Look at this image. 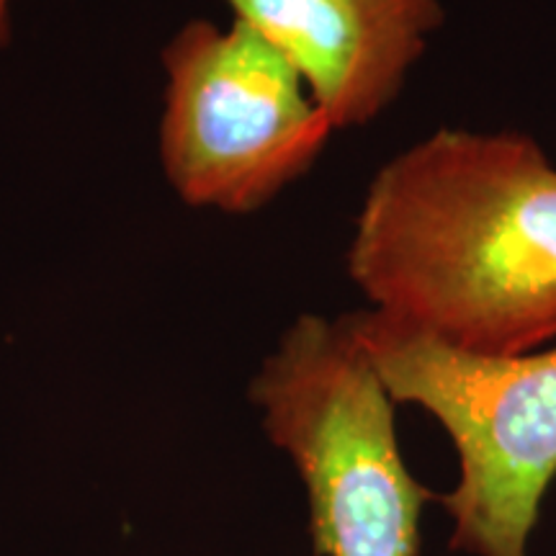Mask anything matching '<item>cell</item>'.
<instances>
[{
    "mask_svg": "<svg viewBox=\"0 0 556 556\" xmlns=\"http://www.w3.org/2000/svg\"><path fill=\"white\" fill-rule=\"evenodd\" d=\"M348 274L371 309L464 351L556 343V168L516 131H435L374 176Z\"/></svg>",
    "mask_w": 556,
    "mask_h": 556,
    "instance_id": "6da1fadb",
    "label": "cell"
},
{
    "mask_svg": "<svg viewBox=\"0 0 556 556\" xmlns=\"http://www.w3.org/2000/svg\"><path fill=\"white\" fill-rule=\"evenodd\" d=\"M263 430L302 477L315 556H417L430 492L409 475L394 402L348 317L302 315L250 381Z\"/></svg>",
    "mask_w": 556,
    "mask_h": 556,
    "instance_id": "7a4b0ae2",
    "label": "cell"
},
{
    "mask_svg": "<svg viewBox=\"0 0 556 556\" xmlns=\"http://www.w3.org/2000/svg\"><path fill=\"white\" fill-rule=\"evenodd\" d=\"M397 405H420L458 451V484L443 505L451 548L528 556L541 500L556 477V343L492 356L364 309L345 315Z\"/></svg>",
    "mask_w": 556,
    "mask_h": 556,
    "instance_id": "3957f363",
    "label": "cell"
},
{
    "mask_svg": "<svg viewBox=\"0 0 556 556\" xmlns=\"http://www.w3.org/2000/svg\"><path fill=\"white\" fill-rule=\"evenodd\" d=\"M160 165L184 204L250 214L302 178L332 127L258 31L197 18L163 50Z\"/></svg>",
    "mask_w": 556,
    "mask_h": 556,
    "instance_id": "277c9868",
    "label": "cell"
},
{
    "mask_svg": "<svg viewBox=\"0 0 556 556\" xmlns=\"http://www.w3.org/2000/svg\"><path fill=\"white\" fill-rule=\"evenodd\" d=\"M299 70L336 129L374 122L443 24L441 0H227Z\"/></svg>",
    "mask_w": 556,
    "mask_h": 556,
    "instance_id": "5b68a950",
    "label": "cell"
},
{
    "mask_svg": "<svg viewBox=\"0 0 556 556\" xmlns=\"http://www.w3.org/2000/svg\"><path fill=\"white\" fill-rule=\"evenodd\" d=\"M11 9H13V0H0V50H5V47H9L11 34H13Z\"/></svg>",
    "mask_w": 556,
    "mask_h": 556,
    "instance_id": "8992f818",
    "label": "cell"
}]
</instances>
